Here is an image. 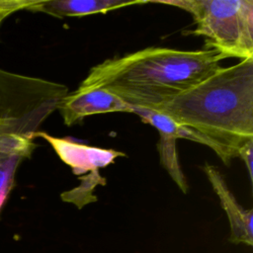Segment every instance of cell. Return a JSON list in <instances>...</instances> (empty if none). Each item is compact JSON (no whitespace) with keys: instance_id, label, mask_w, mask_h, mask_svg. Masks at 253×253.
<instances>
[{"instance_id":"cell-8","label":"cell","mask_w":253,"mask_h":253,"mask_svg":"<svg viewBox=\"0 0 253 253\" xmlns=\"http://www.w3.org/2000/svg\"><path fill=\"white\" fill-rule=\"evenodd\" d=\"M204 171L227 215L230 225L229 241L235 244L243 243L252 246L253 211L245 210L237 203L235 197L228 189L222 175L214 166L206 163Z\"/></svg>"},{"instance_id":"cell-7","label":"cell","mask_w":253,"mask_h":253,"mask_svg":"<svg viewBox=\"0 0 253 253\" xmlns=\"http://www.w3.org/2000/svg\"><path fill=\"white\" fill-rule=\"evenodd\" d=\"M131 113L136 114L144 123L153 126L159 132V141L157 144L161 165L167 170L168 174L182 190L187 193L189 186L180 167L178 154L176 151V130L178 124L167 116L148 109L131 107Z\"/></svg>"},{"instance_id":"cell-3","label":"cell","mask_w":253,"mask_h":253,"mask_svg":"<svg viewBox=\"0 0 253 253\" xmlns=\"http://www.w3.org/2000/svg\"><path fill=\"white\" fill-rule=\"evenodd\" d=\"M155 3L189 12L196 28L189 35L205 38V48L215 49L225 58L253 57L252 0H174Z\"/></svg>"},{"instance_id":"cell-14","label":"cell","mask_w":253,"mask_h":253,"mask_svg":"<svg viewBox=\"0 0 253 253\" xmlns=\"http://www.w3.org/2000/svg\"><path fill=\"white\" fill-rule=\"evenodd\" d=\"M7 126H14L15 127V124L11 120L0 116V129H2L4 127H7Z\"/></svg>"},{"instance_id":"cell-1","label":"cell","mask_w":253,"mask_h":253,"mask_svg":"<svg viewBox=\"0 0 253 253\" xmlns=\"http://www.w3.org/2000/svg\"><path fill=\"white\" fill-rule=\"evenodd\" d=\"M223 59L215 49L146 47L95 65L76 91L102 89L130 107L155 110L213 74Z\"/></svg>"},{"instance_id":"cell-4","label":"cell","mask_w":253,"mask_h":253,"mask_svg":"<svg viewBox=\"0 0 253 253\" xmlns=\"http://www.w3.org/2000/svg\"><path fill=\"white\" fill-rule=\"evenodd\" d=\"M67 94L63 84L0 69V116L11 120L32 139Z\"/></svg>"},{"instance_id":"cell-12","label":"cell","mask_w":253,"mask_h":253,"mask_svg":"<svg viewBox=\"0 0 253 253\" xmlns=\"http://www.w3.org/2000/svg\"><path fill=\"white\" fill-rule=\"evenodd\" d=\"M36 0H0V26L10 15L20 10H27Z\"/></svg>"},{"instance_id":"cell-2","label":"cell","mask_w":253,"mask_h":253,"mask_svg":"<svg viewBox=\"0 0 253 253\" xmlns=\"http://www.w3.org/2000/svg\"><path fill=\"white\" fill-rule=\"evenodd\" d=\"M153 111L201 135L229 166L253 139V57L221 66Z\"/></svg>"},{"instance_id":"cell-5","label":"cell","mask_w":253,"mask_h":253,"mask_svg":"<svg viewBox=\"0 0 253 253\" xmlns=\"http://www.w3.org/2000/svg\"><path fill=\"white\" fill-rule=\"evenodd\" d=\"M36 137L45 139L54 149L58 157L71 167L75 175L105 168L114 163L116 158L126 156V153L115 149L90 146L68 138L55 137L44 131L38 130L34 134V138Z\"/></svg>"},{"instance_id":"cell-10","label":"cell","mask_w":253,"mask_h":253,"mask_svg":"<svg viewBox=\"0 0 253 253\" xmlns=\"http://www.w3.org/2000/svg\"><path fill=\"white\" fill-rule=\"evenodd\" d=\"M143 3L146 2L135 0H36L27 10L45 13L56 18L82 17Z\"/></svg>"},{"instance_id":"cell-9","label":"cell","mask_w":253,"mask_h":253,"mask_svg":"<svg viewBox=\"0 0 253 253\" xmlns=\"http://www.w3.org/2000/svg\"><path fill=\"white\" fill-rule=\"evenodd\" d=\"M36 147L34 139L13 132L10 126L0 129V215L14 188L18 167Z\"/></svg>"},{"instance_id":"cell-13","label":"cell","mask_w":253,"mask_h":253,"mask_svg":"<svg viewBox=\"0 0 253 253\" xmlns=\"http://www.w3.org/2000/svg\"><path fill=\"white\" fill-rule=\"evenodd\" d=\"M237 157L241 158L248 170L250 181H252L253 175V139L248 140L244 143L237 151Z\"/></svg>"},{"instance_id":"cell-11","label":"cell","mask_w":253,"mask_h":253,"mask_svg":"<svg viewBox=\"0 0 253 253\" xmlns=\"http://www.w3.org/2000/svg\"><path fill=\"white\" fill-rule=\"evenodd\" d=\"M81 184L61 194V199L64 202L74 204L78 209L83 208L85 205L96 202L97 197L94 195V190L98 185H105L106 179L100 176L98 170L91 171L88 175L80 177Z\"/></svg>"},{"instance_id":"cell-6","label":"cell","mask_w":253,"mask_h":253,"mask_svg":"<svg viewBox=\"0 0 253 253\" xmlns=\"http://www.w3.org/2000/svg\"><path fill=\"white\" fill-rule=\"evenodd\" d=\"M57 109L63 118L65 126H70L95 114L126 112L131 113V107L116 95L102 89L74 91L67 94L59 103Z\"/></svg>"}]
</instances>
